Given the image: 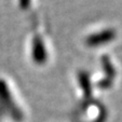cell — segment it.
<instances>
[{"label": "cell", "instance_id": "6da1fadb", "mask_svg": "<svg viewBox=\"0 0 122 122\" xmlns=\"http://www.w3.org/2000/svg\"><path fill=\"white\" fill-rule=\"evenodd\" d=\"M9 108V110L11 111L12 117L14 118V120H20L23 116L22 112L20 111V109L14 106V104L11 101V96L7 91V86L5 83L3 81H0V111H3V108Z\"/></svg>", "mask_w": 122, "mask_h": 122}, {"label": "cell", "instance_id": "7a4b0ae2", "mask_svg": "<svg viewBox=\"0 0 122 122\" xmlns=\"http://www.w3.org/2000/svg\"><path fill=\"white\" fill-rule=\"evenodd\" d=\"M115 37V32L108 30V31H104V34H99V35H94V36H91L88 39V43L90 46H97L99 43H103V42H106L107 40H110L111 38Z\"/></svg>", "mask_w": 122, "mask_h": 122}]
</instances>
